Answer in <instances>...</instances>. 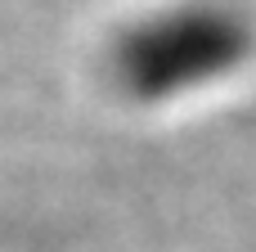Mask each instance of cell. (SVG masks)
<instances>
[{"mask_svg": "<svg viewBox=\"0 0 256 252\" xmlns=\"http://www.w3.org/2000/svg\"><path fill=\"white\" fill-rule=\"evenodd\" d=\"M252 54V27L238 9L216 0L171 5L140 18L112 41V77L140 99H166L176 90L216 81Z\"/></svg>", "mask_w": 256, "mask_h": 252, "instance_id": "cell-1", "label": "cell"}]
</instances>
